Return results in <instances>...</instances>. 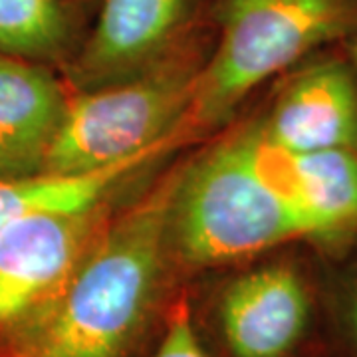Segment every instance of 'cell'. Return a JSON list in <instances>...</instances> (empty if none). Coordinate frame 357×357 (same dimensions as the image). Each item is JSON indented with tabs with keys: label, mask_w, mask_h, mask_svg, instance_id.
<instances>
[{
	"label": "cell",
	"mask_w": 357,
	"mask_h": 357,
	"mask_svg": "<svg viewBox=\"0 0 357 357\" xmlns=\"http://www.w3.org/2000/svg\"><path fill=\"white\" fill-rule=\"evenodd\" d=\"M173 175L89 246L22 357H129L163 290Z\"/></svg>",
	"instance_id": "obj_1"
},
{
	"label": "cell",
	"mask_w": 357,
	"mask_h": 357,
	"mask_svg": "<svg viewBox=\"0 0 357 357\" xmlns=\"http://www.w3.org/2000/svg\"><path fill=\"white\" fill-rule=\"evenodd\" d=\"M294 241H304L302 222L264 177L250 131L217 145L178 177L169 248L185 266H225Z\"/></svg>",
	"instance_id": "obj_2"
},
{
	"label": "cell",
	"mask_w": 357,
	"mask_h": 357,
	"mask_svg": "<svg viewBox=\"0 0 357 357\" xmlns=\"http://www.w3.org/2000/svg\"><path fill=\"white\" fill-rule=\"evenodd\" d=\"M356 30L357 0H229L191 115L217 123L268 77Z\"/></svg>",
	"instance_id": "obj_3"
},
{
	"label": "cell",
	"mask_w": 357,
	"mask_h": 357,
	"mask_svg": "<svg viewBox=\"0 0 357 357\" xmlns=\"http://www.w3.org/2000/svg\"><path fill=\"white\" fill-rule=\"evenodd\" d=\"M199 72L169 68L66 103L44 173L82 175L163 151L191 114Z\"/></svg>",
	"instance_id": "obj_4"
},
{
	"label": "cell",
	"mask_w": 357,
	"mask_h": 357,
	"mask_svg": "<svg viewBox=\"0 0 357 357\" xmlns=\"http://www.w3.org/2000/svg\"><path fill=\"white\" fill-rule=\"evenodd\" d=\"M102 203L28 213L0 236V333L28 330L52 312L98 238Z\"/></svg>",
	"instance_id": "obj_5"
},
{
	"label": "cell",
	"mask_w": 357,
	"mask_h": 357,
	"mask_svg": "<svg viewBox=\"0 0 357 357\" xmlns=\"http://www.w3.org/2000/svg\"><path fill=\"white\" fill-rule=\"evenodd\" d=\"M326 294L298 260L252 268L227 284L217 319L230 357H312Z\"/></svg>",
	"instance_id": "obj_6"
},
{
	"label": "cell",
	"mask_w": 357,
	"mask_h": 357,
	"mask_svg": "<svg viewBox=\"0 0 357 357\" xmlns=\"http://www.w3.org/2000/svg\"><path fill=\"white\" fill-rule=\"evenodd\" d=\"M340 58H318L282 88L264 121L272 143L290 153L357 149V70Z\"/></svg>",
	"instance_id": "obj_7"
},
{
	"label": "cell",
	"mask_w": 357,
	"mask_h": 357,
	"mask_svg": "<svg viewBox=\"0 0 357 357\" xmlns=\"http://www.w3.org/2000/svg\"><path fill=\"white\" fill-rule=\"evenodd\" d=\"M66 103L50 74L0 54V181L44 173Z\"/></svg>",
	"instance_id": "obj_8"
},
{
	"label": "cell",
	"mask_w": 357,
	"mask_h": 357,
	"mask_svg": "<svg viewBox=\"0 0 357 357\" xmlns=\"http://www.w3.org/2000/svg\"><path fill=\"white\" fill-rule=\"evenodd\" d=\"M292 204L304 241L344 256L357 241V149L290 153Z\"/></svg>",
	"instance_id": "obj_9"
},
{
	"label": "cell",
	"mask_w": 357,
	"mask_h": 357,
	"mask_svg": "<svg viewBox=\"0 0 357 357\" xmlns=\"http://www.w3.org/2000/svg\"><path fill=\"white\" fill-rule=\"evenodd\" d=\"M185 0H103L82 58L86 76H117L149 60L175 32Z\"/></svg>",
	"instance_id": "obj_10"
},
{
	"label": "cell",
	"mask_w": 357,
	"mask_h": 357,
	"mask_svg": "<svg viewBox=\"0 0 357 357\" xmlns=\"http://www.w3.org/2000/svg\"><path fill=\"white\" fill-rule=\"evenodd\" d=\"M159 153L161 151L139 155L102 171L82 175L42 173L30 178L0 181V236L18 218L40 208L103 203L107 192L114 191L121 178Z\"/></svg>",
	"instance_id": "obj_11"
},
{
	"label": "cell",
	"mask_w": 357,
	"mask_h": 357,
	"mask_svg": "<svg viewBox=\"0 0 357 357\" xmlns=\"http://www.w3.org/2000/svg\"><path fill=\"white\" fill-rule=\"evenodd\" d=\"M66 18L58 0H0V52L10 58H46L60 50Z\"/></svg>",
	"instance_id": "obj_12"
},
{
	"label": "cell",
	"mask_w": 357,
	"mask_h": 357,
	"mask_svg": "<svg viewBox=\"0 0 357 357\" xmlns=\"http://www.w3.org/2000/svg\"><path fill=\"white\" fill-rule=\"evenodd\" d=\"M324 294L337 357H357V266L340 274Z\"/></svg>",
	"instance_id": "obj_13"
},
{
	"label": "cell",
	"mask_w": 357,
	"mask_h": 357,
	"mask_svg": "<svg viewBox=\"0 0 357 357\" xmlns=\"http://www.w3.org/2000/svg\"><path fill=\"white\" fill-rule=\"evenodd\" d=\"M165 332L149 357H211L195 330L187 296H177L165 316Z\"/></svg>",
	"instance_id": "obj_14"
},
{
	"label": "cell",
	"mask_w": 357,
	"mask_h": 357,
	"mask_svg": "<svg viewBox=\"0 0 357 357\" xmlns=\"http://www.w3.org/2000/svg\"><path fill=\"white\" fill-rule=\"evenodd\" d=\"M354 58H356V70H357V38H356V44H354Z\"/></svg>",
	"instance_id": "obj_15"
}]
</instances>
